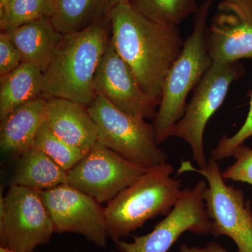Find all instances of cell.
I'll return each instance as SVG.
<instances>
[{
    "instance_id": "obj_7",
    "label": "cell",
    "mask_w": 252,
    "mask_h": 252,
    "mask_svg": "<svg viewBox=\"0 0 252 252\" xmlns=\"http://www.w3.org/2000/svg\"><path fill=\"white\" fill-rule=\"evenodd\" d=\"M245 74V67L240 61L213 63L195 88L183 117L172 128L170 137L182 139L190 146L199 168L207 163L204 144L207 123L224 102L232 83Z\"/></svg>"
},
{
    "instance_id": "obj_10",
    "label": "cell",
    "mask_w": 252,
    "mask_h": 252,
    "mask_svg": "<svg viewBox=\"0 0 252 252\" xmlns=\"http://www.w3.org/2000/svg\"><path fill=\"white\" fill-rule=\"evenodd\" d=\"M205 180L199 181L192 188L183 189L171 211L152 232L142 236H134L131 243L115 242L121 252H168L179 238L189 231L195 235L210 233L211 220L207 214L204 193Z\"/></svg>"
},
{
    "instance_id": "obj_20",
    "label": "cell",
    "mask_w": 252,
    "mask_h": 252,
    "mask_svg": "<svg viewBox=\"0 0 252 252\" xmlns=\"http://www.w3.org/2000/svg\"><path fill=\"white\" fill-rule=\"evenodd\" d=\"M132 7L150 19L178 26L190 15L196 14V0H128Z\"/></svg>"
},
{
    "instance_id": "obj_3",
    "label": "cell",
    "mask_w": 252,
    "mask_h": 252,
    "mask_svg": "<svg viewBox=\"0 0 252 252\" xmlns=\"http://www.w3.org/2000/svg\"><path fill=\"white\" fill-rule=\"evenodd\" d=\"M212 5V0H205L199 6L193 32L162 83L160 104L153 123L158 144L170 137L172 127L185 114L189 93L213 64L207 45V19Z\"/></svg>"
},
{
    "instance_id": "obj_21",
    "label": "cell",
    "mask_w": 252,
    "mask_h": 252,
    "mask_svg": "<svg viewBox=\"0 0 252 252\" xmlns=\"http://www.w3.org/2000/svg\"><path fill=\"white\" fill-rule=\"evenodd\" d=\"M53 0H9L0 14V28L3 32L13 31L36 20L52 17Z\"/></svg>"
},
{
    "instance_id": "obj_14",
    "label": "cell",
    "mask_w": 252,
    "mask_h": 252,
    "mask_svg": "<svg viewBox=\"0 0 252 252\" xmlns=\"http://www.w3.org/2000/svg\"><path fill=\"white\" fill-rule=\"evenodd\" d=\"M46 122L53 133L85 155L97 142L95 124L82 104L67 99H46Z\"/></svg>"
},
{
    "instance_id": "obj_25",
    "label": "cell",
    "mask_w": 252,
    "mask_h": 252,
    "mask_svg": "<svg viewBox=\"0 0 252 252\" xmlns=\"http://www.w3.org/2000/svg\"><path fill=\"white\" fill-rule=\"evenodd\" d=\"M21 54L4 32L0 34V77L13 72L22 64Z\"/></svg>"
},
{
    "instance_id": "obj_18",
    "label": "cell",
    "mask_w": 252,
    "mask_h": 252,
    "mask_svg": "<svg viewBox=\"0 0 252 252\" xmlns=\"http://www.w3.org/2000/svg\"><path fill=\"white\" fill-rule=\"evenodd\" d=\"M42 70L32 63L22 64L1 79L0 119L28 101L41 97Z\"/></svg>"
},
{
    "instance_id": "obj_22",
    "label": "cell",
    "mask_w": 252,
    "mask_h": 252,
    "mask_svg": "<svg viewBox=\"0 0 252 252\" xmlns=\"http://www.w3.org/2000/svg\"><path fill=\"white\" fill-rule=\"evenodd\" d=\"M33 148L45 153L67 172L75 166L86 156L53 133L46 120L36 135Z\"/></svg>"
},
{
    "instance_id": "obj_5",
    "label": "cell",
    "mask_w": 252,
    "mask_h": 252,
    "mask_svg": "<svg viewBox=\"0 0 252 252\" xmlns=\"http://www.w3.org/2000/svg\"><path fill=\"white\" fill-rule=\"evenodd\" d=\"M88 111L102 145L147 168L167 162L168 156L157 143L153 124L123 112L99 94Z\"/></svg>"
},
{
    "instance_id": "obj_12",
    "label": "cell",
    "mask_w": 252,
    "mask_h": 252,
    "mask_svg": "<svg viewBox=\"0 0 252 252\" xmlns=\"http://www.w3.org/2000/svg\"><path fill=\"white\" fill-rule=\"evenodd\" d=\"M207 45L213 63L252 59V0H222L208 26Z\"/></svg>"
},
{
    "instance_id": "obj_30",
    "label": "cell",
    "mask_w": 252,
    "mask_h": 252,
    "mask_svg": "<svg viewBox=\"0 0 252 252\" xmlns=\"http://www.w3.org/2000/svg\"><path fill=\"white\" fill-rule=\"evenodd\" d=\"M113 252V251H112V252Z\"/></svg>"
},
{
    "instance_id": "obj_24",
    "label": "cell",
    "mask_w": 252,
    "mask_h": 252,
    "mask_svg": "<svg viewBox=\"0 0 252 252\" xmlns=\"http://www.w3.org/2000/svg\"><path fill=\"white\" fill-rule=\"evenodd\" d=\"M232 157L235 159V163L222 172L223 178L252 186V149L242 144L235 149Z\"/></svg>"
},
{
    "instance_id": "obj_16",
    "label": "cell",
    "mask_w": 252,
    "mask_h": 252,
    "mask_svg": "<svg viewBox=\"0 0 252 252\" xmlns=\"http://www.w3.org/2000/svg\"><path fill=\"white\" fill-rule=\"evenodd\" d=\"M17 48L23 63H32L45 72L52 60L63 34L45 18L4 32Z\"/></svg>"
},
{
    "instance_id": "obj_19",
    "label": "cell",
    "mask_w": 252,
    "mask_h": 252,
    "mask_svg": "<svg viewBox=\"0 0 252 252\" xmlns=\"http://www.w3.org/2000/svg\"><path fill=\"white\" fill-rule=\"evenodd\" d=\"M51 22L61 34L85 29L109 11L107 0H53Z\"/></svg>"
},
{
    "instance_id": "obj_28",
    "label": "cell",
    "mask_w": 252,
    "mask_h": 252,
    "mask_svg": "<svg viewBox=\"0 0 252 252\" xmlns=\"http://www.w3.org/2000/svg\"><path fill=\"white\" fill-rule=\"evenodd\" d=\"M9 0H0V14L4 11Z\"/></svg>"
},
{
    "instance_id": "obj_6",
    "label": "cell",
    "mask_w": 252,
    "mask_h": 252,
    "mask_svg": "<svg viewBox=\"0 0 252 252\" xmlns=\"http://www.w3.org/2000/svg\"><path fill=\"white\" fill-rule=\"evenodd\" d=\"M187 172H196L206 181L204 200L211 220L210 234L215 238L228 237L236 245L238 252H252L251 202L245 200L242 190L226 185L218 161L212 157L203 168L183 160L177 173Z\"/></svg>"
},
{
    "instance_id": "obj_13",
    "label": "cell",
    "mask_w": 252,
    "mask_h": 252,
    "mask_svg": "<svg viewBox=\"0 0 252 252\" xmlns=\"http://www.w3.org/2000/svg\"><path fill=\"white\" fill-rule=\"evenodd\" d=\"M94 88L97 95L103 96L123 112L141 119L154 118L160 104L141 89L111 37L94 76Z\"/></svg>"
},
{
    "instance_id": "obj_4",
    "label": "cell",
    "mask_w": 252,
    "mask_h": 252,
    "mask_svg": "<svg viewBox=\"0 0 252 252\" xmlns=\"http://www.w3.org/2000/svg\"><path fill=\"white\" fill-rule=\"evenodd\" d=\"M173 166L166 162L149 168L104 207L109 238L118 241L147 221L167 215L182 193V182L172 177Z\"/></svg>"
},
{
    "instance_id": "obj_1",
    "label": "cell",
    "mask_w": 252,
    "mask_h": 252,
    "mask_svg": "<svg viewBox=\"0 0 252 252\" xmlns=\"http://www.w3.org/2000/svg\"><path fill=\"white\" fill-rule=\"evenodd\" d=\"M109 18L118 54L130 66L142 91L160 102L162 83L185 43L178 26L154 21L129 1L113 7Z\"/></svg>"
},
{
    "instance_id": "obj_15",
    "label": "cell",
    "mask_w": 252,
    "mask_h": 252,
    "mask_svg": "<svg viewBox=\"0 0 252 252\" xmlns=\"http://www.w3.org/2000/svg\"><path fill=\"white\" fill-rule=\"evenodd\" d=\"M46 99L39 97L18 106L1 120L0 147L5 154L21 157L34 146L46 120Z\"/></svg>"
},
{
    "instance_id": "obj_23",
    "label": "cell",
    "mask_w": 252,
    "mask_h": 252,
    "mask_svg": "<svg viewBox=\"0 0 252 252\" xmlns=\"http://www.w3.org/2000/svg\"><path fill=\"white\" fill-rule=\"evenodd\" d=\"M248 95L250 97V109L248 117L243 126L231 137L225 135L222 136L217 147L211 150L210 157L217 161L232 157L235 149L252 137V91L249 92Z\"/></svg>"
},
{
    "instance_id": "obj_11",
    "label": "cell",
    "mask_w": 252,
    "mask_h": 252,
    "mask_svg": "<svg viewBox=\"0 0 252 252\" xmlns=\"http://www.w3.org/2000/svg\"><path fill=\"white\" fill-rule=\"evenodd\" d=\"M41 198L57 233L83 235L98 248L109 238L104 208L91 195L67 184L41 190Z\"/></svg>"
},
{
    "instance_id": "obj_26",
    "label": "cell",
    "mask_w": 252,
    "mask_h": 252,
    "mask_svg": "<svg viewBox=\"0 0 252 252\" xmlns=\"http://www.w3.org/2000/svg\"><path fill=\"white\" fill-rule=\"evenodd\" d=\"M178 252H228L224 247L217 242L212 241L203 247L189 246L182 244Z\"/></svg>"
},
{
    "instance_id": "obj_2",
    "label": "cell",
    "mask_w": 252,
    "mask_h": 252,
    "mask_svg": "<svg viewBox=\"0 0 252 252\" xmlns=\"http://www.w3.org/2000/svg\"><path fill=\"white\" fill-rule=\"evenodd\" d=\"M109 14L85 29L63 34L43 75L42 98H63L89 107L97 97L94 79L109 40Z\"/></svg>"
},
{
    "instance_id": "obj_29",
    "label": "cell",
    "mask_w": 252,
    "mask_h": 252,
    "mask_svg": "<svg viewBox=\"0 0 252 252\" xmlns=\"http://www.w3.org/2000/svg\"><path fill=\"white\" fill-rule=\"evenodd\" d=\"M0 252H14L12 251V250H10L9 249L2 248V247H0Z\"/></svg>"
},
{
    "instance_id": "obj_27",
    "label": "cell",
    "mask_w": 252,
    "mask_h": 252,
    "mask_svg": "<svg viewBox=\"0 0 252 252\" xmlns=\"http://www.w3.org/2000/svg\"><path fill=\"white\" fill-rule=\"evenodd\" d=\"M125 1H128V0H107V7H108L109 11H110V10L117 5L122 2H125Z\"/></svg>"
},
{
    "instance_id": "obj_8",
    "label": "cell",
    "mask_w": 252,
    "mask_h": 252,
    "mask_svg": "<svg viewBox=\"0 0 252 252\" xmlns=\"http://www.w3.org/2000/svg\"><path fill=\"white\" fill-rule=\"evenodd\" d=\"M41 190L11 185L0 197V243L14 252H34L54 234Z\"/></svg>"
},
{
    "instance_id": "obj_17",
    "label": "cell",
    "mask_w": 252,
    "mask_h": 252,
    "mask_svg": "<svg viewBox=\"0 0 252 252\" xmlns=\"http://www.w3.org/2000/svg\"><path fill=\"white\" fill-rule=\"evenodd\" d=\"M67 184V172L39 149L32 148L20 157L12 185L45 190Z\"/></svg>"
},
{
    "instance_id": "obj_9",
    "label": "cell",
    "mask_w": 252,
    "mask_h": 252,
    "mask_svg": "<svg viewBox=\"0 0 252 252\" xmlns=\"http://www.w3.org/2000/svg\"><path fill=\"white\" fill-rule=\"evenodd\" d=\"M149 169L97 142L67 172V185L91 195L99 203H108Z\"/></svg>"
}]
</instances>
